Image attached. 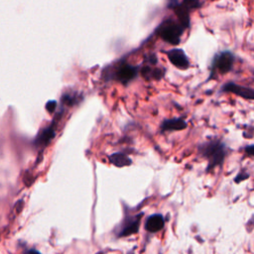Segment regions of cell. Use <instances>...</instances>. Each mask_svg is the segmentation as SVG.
Masks as SVG:
<instances>
[{
    "instance_id": "1",
    "label": "cell",
    "mask_w": 254,
    "mask_h": 254,
    "mask_svg": "<svg viewBox=\"0 0 254 254\" xmlns=\"http://www.w3.org/2000/svg\"><path fill=\"white\" fill-rule=\"evenodd\" d=\"M199 151L208 161L207 170L220 165L225 156V148L223 143L219 141H211L199 147Z\"/></svg>"
},
{
    "instance_id": "2",
    "label": "cell",
    "mask_w": 254,
    "mask_h": 254,
    "mask_svg": "<svg viewBox=\"0 0 254 254\" xmlns=\"http://www.w3.org/2000/svg\"><path fill=\"white\" fill-rule=\"evenodd\" d=\"M184 29L185 28L181 23L178 24L174 20L168 19L161 24L158 30V34L167 43L171 45H178L181 41Z\"/></svg>"
},
{
    "instance_id": "3",
    "label": "cell",
    "mask_w": 254,
    "mask_h": 254,
    "mask_svg": "<svg viewBox=\"0 0 254 254\" xmlns=\"http://www.w3.org/2000/svg\"><path fill=\"white\" fill-rule=\"evenodd\" d=\"M234 62V57L231 52L229 51H223L216 55L213 59V67L215 70H217L220 73H226L228 72Z\"/></svg>"
},
{
    "instance_id": "4",
    "label": "cell",
    "mask_w": 254,
    "mask_h": 254,
    "mask_svg": "<svg viewBox=\"0 0 254 254\" xmlns=\"http://www.w3.org/2000/svg\"><path fill=\"white\" fill-rule=\"evenodd\" d=\"M170 62L178 68L186 69L190 66L189 59L182 49H172L166 52Z\"/></svg>"
},
{
    "instance_id": "5",
    "label": "cell",
    "mask_w": 254,
    "mask_h": 254,
    "mask_svg": "<svg viewBox=\"0 0 254 254\" xmlns=\"http://www.w3.org/2000/svg\"><path fill=\"white\" fill-rule=\"evenodd\" d=\"M138 72V66L131 65L129 64H121L115 70L114 76L122 83H127L132 80Z\"/></svg>"
},
{
    "instance_id": "6",
    "label": "cell",
    "mask_w": 254,
    "mask_h": 254,
    "mask_svg": "<svg viewBox=\"0 0 254 254\" xmlns=\"http://www.w3.org/2000/svg\"><path fill=\"white\" fill-rule=\"evenodd\" d=\"M223 90L224 91H229V92H232V93H235L243 98H246V99H253L254 97V92L251 88H248V87H244V86H240V85H237L233 82H229L227 84H225L223 86Z\"/></svg>"
},
{
    "instance_id": "7",
    "label": "cell",
    "mask_w": 254,
    "mask_h": 254,
    "mask_svg": "<svg viewBox=\"0 0 254 254\" xmlns=\"http://www.w3.org/2000/svg\"><path fill=\"white\" fill-rule=\"evenodd\" d=\"M164 226V218L161 214H153L149 216L145 222V228L149 232H157Z\"/></svg>"
},
{
    "instance_id": "8",
    "label": "cell",
    "mask_w": 254,
    "mask_h": 254,
    "mask_svg": "<svg viewBox=\"0 0 254 254\" xmlns=\"http://www.w3.org/2000/svg\"><path fill=\"white\" fill-rule=\"evenodd\" d=\"M141 215L142 214H139L138 216L132 217V219H128L118 235L120 237H123V236H128V235H131L133 233H136L139 229Z\"/></svg>"
},
{
    "instance_id": "9",
    "label": "cell",
    "mask_w": 254,
    "mask_h": 254,
    "mask_svg": "<svg viewBox=\"0 0 254 254\" xmlns=\"http://www.w3.org/2000/svg\"><path fill=\"white\" fill-rule=\"evenodd\" d=\"M187 128V123L182 118H174L165 120L161 125L162 131H171V130H183Z\"/></svg>"
},
{
    "instance_id": "10",
    "label": "cell",
    "mask_w": 254,
    "mask_h": 254,
    "mask_svg": "<svg viewBox=\"0 0 254 254\" xmlns=\"http://www.w3.org/2000/svg\"><path fill=\"white\" fill-rule=\"evenodd\" d=\"M109 160L110 162L116 166V167H125V166H129L131 164V160L130 158L122 153H115L111 156H109Z\"/></svg>"
},
{
    "instance_id": "11",
    "label": "cell",
    "mask_w": 254,
    "mask_h": 254,
    "mask_svg": "<svg viewBox=\"0 0 254 254\" xmlns=\"http://www.w3.org/2000/svg\"><path fill=\"white\" fill-rule=\"evenodd\" d=\"M141 72H142V74L144 75V77L147 78V79H150V78L159 79V78H161V77L163 76V74H164V71H163V70L161 71L160 68H153V67H151L150 65L144 66V67L142 68Z\"/></svg>"
},
{
    "instance_id": "12",
    "label": "cell",
    "mask_w": 254,
    "mask_h": 254,
    "mask_svg": "<svg viewBox=\"0 0 254 254\" xmlns=\"http://www.w3.org/2000/svg\"><path fill=\"white\" fill-rule=\"evenodd\" d=\"M55 136V129H54V125H51L50 127H48L47 129H45L43 131V133L40 135V137L38 138V143L39 145H43L46 146Z\"/></svg>"
},
{
    "instance_id": "13",
    "label": "cell",
    "mask_w": 254,
    "mask_h": 254,
    "mask_svg": "<svg viewBox=\"0 0 254 254\" xmlns=\"http://www.w3.org/2000/svg\"><path fill=\"white\" fill-rule=\"evenodd\" d=\"M199 6H200V0H184L183 4L181 5V8L189 12L190 10H193L195 8H198Z\"/></svg>"
},
{
    "instance_id": "14",
    "label": "cell",
    "mask_w": 254,
    "mask_h": 254,
    "mask_svg": "<svg viewBox=\"0 0 254 254\" xmlns=\"http://www.w3.org/2000/svg\"><path fill=\"white\" fill-rule=\"evenodd\" d=\"M56 105H57V103H56V101H54V100H51V101H49L48 103H47V105H46V108H47V110L49 111V112H54L55 111V109H56Z\"/></svg>"
},
{
    "instance_id": "15",
    "label": "cell",
    "mask_w": 254,
    "mask_h": 254,
    "mask_svg": "<svg viewBox=\"0 0 254 254\" xmlns=\"http://www.w3.org/2000/svg\"><path fill=\"white\" fill-rule=\"evenodd\" d=\"M246 151L248 152V154H249L250 156H252V155H253V146H249L248 148H246Z\"/></svg>"
},
{
    "instance_id": "16",
    "label": "cell",
    "mask_w": 254,
    "mask_h": 254,
    "mask_svg": "<svg viewBox=\"0 0 254 254\" xmlns=\"http://www.w3.org/2000/svg\"><path fill=\"white\" fill-rule=\"evenodd\" d=\"M25 254H40L37 250H34V249H32V250H29V251H27Z\"/></svg>"
}]
</instances>
